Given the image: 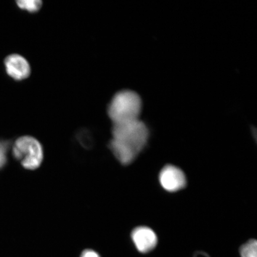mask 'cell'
Returning a JSON list of instances; mask_svg holds the SVG:
<instances>
[{
	"label": "cell",
	"mask_w": 257,
	"mask_h": 257,
	"mask_svg": "<svg viewBox=\"0 0 257 257\" xmlns=\"http://www.w3.org/2000/svg\"><path fill=\"white\" fill-rule=\"evenodd\" d=\"M9 147L8 143L0 141V169L3 168L7 163V153Z\"/></svg>",
	"instance_id": "cell-9"
},
{
	"label": "cell",
	"mask_w": 257,
	"mask_h": 257,
	"mask_svg": "<svg viewBox=\"0 0 257 257\" xmlns=\"http://www.w3.org/2000/svg\"><path fill=\"white\" fill-rule=\"evenodd\" d=\"M12 152L16 159L27 169H37L43 162V148L39 141L30 136L18 138L13 146Z\"/></svg>",
	"instance_id": "cell-3"
},
{
	"label": "cell",
	"mask_w": 257,
	"mask_h": 257,
	"mask_svg": "<svg viewBox=\"0 0 257 257\" xmlns=\"http://www.w3.org/2000/svg\"><path fill=\"white\" fill-rule=\"evenodd\" d=\"M110 148L122 165L134 162L143 150L149 139V132L146 124L138 119L113 124Z\"/></svg>",
	"instance_id": "cell-1"
},
{
	"label": "cell",
	"mask_w": 257,
	"mask_h": 257,
	"mask_svg": "<svg viewBox=\"0 0 257 257\" xmlns=\"http://www.w3.org/2000/svg\"><path fill=\"white\" fill-rule=\"evenodd\" d=\"M241 257H257V243L254 239H251L240 247Z\"/></svg>",
	"instance_id": "cell-7"
},
{
	"label": "cell",
	"mask_w": 257,
	"mask_h": 257,
	"mask_svg": "<svg viewBox=\"0 0 257 257\" xmlns=\"http://www.w3.org/2000/svg\"><path fill=\"white\" fill-rule=\"evenodd\" d=\"M16 3L19 8L31 13L38 12L43 5V2L40 0H22Z\"/></svg>",
	"instance_id": "cell-8"
},
{
	"label": "cell",
	"mask_w": 257,
	"mask_h": 257,
	"mask_svg": "<svg viewBox=\"0 0 257 257\" xmlns=\"http://www.w3.org/2000/svg\"><path fill=\"white\" fill-rule=\"evenodd\" d=\"M141 108L142 101L139 95L131 90H123L112 98L107 112L115 124L139 119Z\"/></svg>",
	"instance_id": "cell-2"
},
{
	"label": "cell",
	"mask_w": 257,
	"mask_h": 257,
	"mask_svg": "<svg viewBox=\"0 0 257 257\" xmlns=\"http://www.w3.org/2000/svg\"><path fill=\"white\" fill-rule=\"evenodd\" d=\"M132 239L138 251L147 253L156 248L158 238L155 232L150 228L138 227L131 234Z\"/></svg>",
	"instance_id": "cell-6"
},
{
	"label": "cell",
	"mask_w": 257,
	"mask_h": 257,
	"mask_svg": "<svg viewBox=\"0 0 257 257\" xmlns=\"http://www.w3.org/2000/svg\"><path fill=\"white\" fill-rule=\"evenodd\" d=\"M161 185L169 192H176L184 188L186 184L184 173L173 165H167L161 171L159 175Z\"/></svg>",
	"instance_id": "cell-4"
},
{
	"label": "cell",
	"mask_w": 257,
	"mask_h": 257,
	"mask_svg": "<svg viewBox=\"0 0 257 257\" xmlns=\"http://www.w3.org/2000/svg\"><path fill=\"white\" fill-rule=\"evenodd\" d=\"M6 72L9 76L16 80L28 78L31 72V66L25 57L18 54H13L5 60Z\"/></svg>",
	"instance_id": "cell-5"
},
{
	"label": "cell",
	"mask_w": 257,
	"mask_h": 257,
	"mask_svg": "<svg viewBox=\"0 0 257 257\" xmlns=\"http://www.w3.org/2000/svg\"><path fill=\"white\" fill-rule=\"evenodd\" d=\"M80 257H100L97 253L91 249L84 250Z\"/></svg>",
	"instance_id": "cell-10"
}]
</instances>
